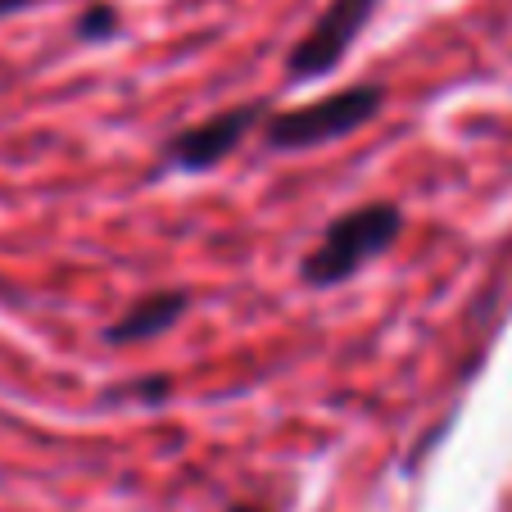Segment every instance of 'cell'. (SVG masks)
Wrapping results in <instances>:
<instances>
[{
  "label": "cell",
  "instance_id": "cell-3",
  "mask_svg": "<svg viewBox=\"0 0 512 512\" xmlns=\"http://www.w3.org/2000/svg\"><path fill=\"white\" fill-rule=\"evenodd\" d=\"M372 10H377V0H331L327 10L318 14V23L300 37V46L290 50V59H286L290 82L327 78L331 68L345 64L349 46L358 41V32L372 19Z\"/></svg>",
  "mask_w": 512,
  "mask_h": 512
},
{
  "label": "cell",
  "instance_id": "cell-9",
  "mask_svg": "<svg viewBox=\"0 0 512 512\" xmlns=\"http://www.w3.org/2000/svg\"><path fill=\"white\" fill-rule=\"evenodd\" d=\"M227 512H263V508H254V503H232Z\"/></svg>",
  "mask_w": 512,
  "mask_h": 512
},
{
  "label": "cell",
  "instance_id": "cell-6",
  "mask_svg": "<svg viewBox=\"0 0 512 512\" xmlns=\"http://www.w3.org/2000/svg\"><path fill=\"white\" fill-rule=\"evenodd\" d=\"M118 23H123V19H118L114 5L96 0V5H91V10L78 19V37L82 41H105V37H114V32H118Z\"/></svg>",
  "mask_w": 512,
  "mask_h": 512
},
{
  "label": "cell",
  "instance_id": "cell-1",
  "mask_svg": "<svg viewBox=\"0 0 512 512\" xmlns=\"http://www.w3.org/2000/svg\"><path fill=\"white\" fill-rule=\"evenodd\" d=\"M399 232H404L399 204H390V200L358 204V209L340 213L336 223L322 232V241L304 254L300 277L309 286H340V281H349L354 272L368 268L372 259H381L399 241Z\"/></svg>",
  "mask_w": 512,
  "mask_h": 512
},
{
  "label": "cell",
  "instance_id": "cell-7",
  "mask_svg": "<svg viewBox=\"0 0 512 512\" xmlns=\"http://www.w3.org/2000/svg\"><path fill=\"white\" fill-rule=\"evenodd\" d=\"M168 390H173V381L168 377H150V381H136V386L109 390V399H141V404H159V399H168Z\"/></svg>",
  "mask_w": 512,
  "mask_h": 512
},
{
  "label": "cell",
  "instance_id": "cell-8",
  "mask_svg": "<svg viewBox=\"0 0 512 512\" xmlns=\"http://www.w3.org/2000/svg\"><path fill=\"white\" fill-rule=\"evenodd\" d=\"M28 5H37V0H0V19H10V14H23Z\"/></svg>",
  "mask_w": 512,
  "mask_h": 512
},
{
  "label": "cell",
  "instance_id": "cell-4",
  "mask_svg": "<svg viewBox=\"0 0 512 512\" xmlns=\"http://www.w3.org/2000/svg\"><path fill=\"white\" fill-rule=\"evenodd\" d=\"M268 109L259 100H245V105H232L223 114H209L204 123H191L186 132L168 136L164 141V164L182 168V173H204V168H218L236 145L259 127V118Z\"/></svg>",
  "mask_w": 512,
  "mask_h": 512
},
{
  "label": "cell",
  "instance_id": "cell-5",
  "mask_svg": "<svg viewBox=\"0 0 512 512\" xmlns=\"http://www.w3.org/2000/svg\"><path fill=\"white\" fill-rule=\"evenodd\" d=\"M186 309H191V295H186V290H155V295H141L123 318L109 322L105 340L109 345H141V340H155V336H164V331H173Z\"/></svg>",
  "mask_w": 512,
  "mask_h": 512
},
{
  "label": "cell",
  "instance_id": "cell-2",
  "mask_svg": "<svg viewBox=\"0 0 512 512\" xmlns=\"http://www.w3.org/2000/svg\"><path fill=\"white\" fill-rule=\"evenodd\" d=\"M381 105H386V91L372 82H358V87L331 91L322 100L272 114L263 127V141H268V150H318V145L345 141L358 127H368L381 114Z\"/></svg>",
  "mask_w": 512,
  "mask_h": 512
}]
</instances>
